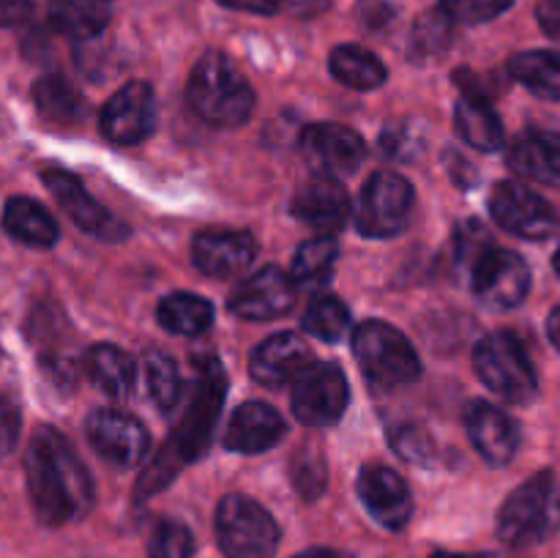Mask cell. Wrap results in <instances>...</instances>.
Listing matches in <instances>:
<instances>
[{
	"instance_id": "1",
	"label": "cell",
	"mask_w": 560,
	"mask_h": 558,
	"mask_svg": "<svg viewBox=\"0 0 560 558\" xmlns=\"http://www.w3.org/2000/svg\"><path fill=\"white\" fill-rule=\"evenodd\" d=\"M25 481L36 518L44 525H63L82 518L93 503V485L74 446L52 427L33 435L25 454Z\"/></svg>"
},
{
	"instance_id": "2",
	"label": "cell",
	"mask_w": 560,
	"mask_h": 558,
	"mask_svg": "<svg viewBox=\"0 0 560 558\" xmlns=\"http://www.w3.org/2000/svg\"><path fill=\"white\" fill-rule=\"evenodd\" d=\"M186 98L195 115L206 124L230 129L241 126L255 109V91L222 53H206L191 69Z\"/></svg>"
},
{
	"instance_id": "4",
	"label": "cell",
	"mask_w": 560,
	"mask_h": 558,
	"mask_svg": "<svg viewBox=\"0 0 560 558\" xmlns=\"http://www.w3.org/2000/svg\"><path fill=\"white\" fill-rule=\"evenodd\" d=\"M353 356L361 375L381 392L408 386L421 375V361L402 332L383 321H366L353 332Z\"/></svg>"
},
{
	"instance_id": "41",
	"label": "cell",
	"mask_w": 560,
	"mask_h": 558,
	"mask_svg": "<svg viewBox=\"0 0 560 558\" xmlns=\"http://www.w3.org/2000/svg\"><path fill=\"white\" fill-rule=\"evenodd\" d=\"M20 441V410L11 399L0 397V460L9 457Z\"/></svg>"
},
{
	"instance_id": "26",
	"label": "cell",
	"mask_w": 560,
	"mask_h": 558,
	"mask_svg": "<svg viewBox=\"0 0 560 558\" xmlns=\"http://www.w3.org/2000/svg\"><path fill=\"white\" fill-rule=\"evenodd\" d=\"M3 228L14 241L36 249H47L58 241V222L31 197H11L3 208Z\"/></svg>"
},
{
	"instance_id": "45",
	"label": "cell",
	"mask_w": 560,
	"mask_h": 558,
	"mask_svg": "<svg viewBox=\"0 0 560 558\" xmlns=\"http://www.w3.org/2000/svg\"><path fill=\"white\" fill-rule=\"evenodd\" d=\"M228 9L249 11V14H273L277 11V3L273 0H219Z\"/></svg>"
},
{
	"instance_id": "32",
	"label": "cell",
	"mask_w": 560,
	"mask_h": 558,
	"mask_svg": "<svg viewBox=\"0 0 560 558\" xmlns=\"http://www.w3.org/2000/svg\"><path fill=\"white\" fill-rule=\"evenodd\" d=\"M339 244L334 235H315V239L304 241V244L295 249L293 257V271L290 279L295 284H315L326 282L334 271V263H337Z\"/></svg>"
},
{
	"instance_id": "3",
	"label": "cell",
	"mask_w": 560,
	"mask_h": 558,
	"mask_svg": "<svg viewBox=\"0 0 560 558\" xmlns=\"http://www.w3.org/2000/svg\"><path fill=\"white\" fill-rule=\"evenodd\" d=\"M560 528V485L552 470L530 476L503 501L498 534L509 547H534Z\"/></svg>"
},
{
	"instance_id": "42",
	"label": "cell",
	"mask_w": 560,
	"mask_h": 558,
	"mask_svg": "<svg viewBox=\"0 0 560 558\" xmlns=\"http://www.w3.org/2000/svg\"><path fill=\"white\" fill-rule=\"evenodd\" d=\"M36 0H0V27L22 25L33 14Z\"/></svg>"
},
{
	"instance_id": "40",
	"label": "cell",
	"mask_w": 560,
	"mask_h": 558,
	"mask_svg": "<svg viewBox=\"0 0 560 558\" xmlns=\"http://www.w3.org/2000/svg\"><path fill=\"white\" fill-rule=\"evenodd\" d=\"M381 148L383 153H388L392 159H410V153L419 148V140H416V131L410 126H386L381 135Z\"/></svg>"
},
{
	"instance_id": "11",
	"label": "cell",
	"mask_w": 560,
	"mask_h": 558,
	"mask_svg": "<svg viewBox=\"0 0 560 558\" xmlns=\"http://www.w3.org/2000/svg\"><path fill=\"white\" fill-rule=\"evenodd\" d=\"M474 293L490 310H514L530 290V268L517 252L490 246L470 268Z\"/></svg>"
},
{
	"instance_id": "48",
	"label": "cell",
	"mask_w": 560,
	"mask_h": 558,
	"mask_svg": "<svg viewBox=\"0 0 560 558\" xmlns=\"http://www.w3.org/2000/svg\"><path fill=\"white\" fill-rule=\"evenodd\" d=\"M430 558H506V556H501V553H446V550H441Z\"/></svg>"
},
{
	"instance_id": "18",
	"label": "cell",
	"mask_w": 560,
	"mask_h": 558,
	"mask_svg": "<svg viewBox=\"0 0 560 558\" xmlns=\"http://www.w3.org/2000/svg\"><path fill=\"white\" fill-rule=\"evenodd\" d=\"M255 257L257 244L246 230H206L191 241V263L208 277H238Z\"/></svg>"
},
{
	"instance_id": "37",
	"label": "cell",
	"mask_w": 560,
	"mask_h": 558,
	"mask_svg": "<svg viewBox=\"0 0 560 558\" xmlns=\"http://www.w3.org/2000/svg\"><path fill=\"white\" fill-rule=\"evenodd\" d=\"M388 441H392L394 452L402 460L416 465H430L435 457V441L430 438V432L419 425H402L394 427L388 432Z\"/></svg>"
},
{
	"instance_id": "16",
	"label": "cell",
	"mask_w": 560,
	"mask_h": 558,
	"mask_svg": "<svg viewBox=\"0 0 560 558\" xmlns=\"http://www.w3.org/2000/svg\"><path fill=\"white\" fill-rule=\"evenodd\" d=\"M295 304V282L277 266H266L238 284L230 295V312L244 321H273Z\"/></svg>"
},
{
	"instance_id": "43",
	"label": "cell",
	"mask_w": 560,
	"mask_h": 558,
	"mask_svg": "<svg viewBox=\"0 0 560 558\" xmlns=\"http://www.w3.org/2000/svg\"><path fill=\"white\" fill-rule=\"evenodd\" d=\"M277 11H288L290 16H301V20H312V16L323 14L331 5V0H273Z\"/></svg>"
},
{
	"instance_id": "24",
	"label": "cell",
	"mask_w": 560,
	"mask_h": 558,
	"mask_svg": "<svg viewBox=\"0 0 560 558\" xmlns=\"http://www.w3.org/2000/svg\"><path fill=\"white\" fill-rule=\"evenodd\" d=\"M459 85H463V96L454 107L457 131L468 146L479 148V151H498L503 146V124L492 109L490 98L481 93V88L468 85V82H459Z\"/></svg>"
},
{
	"instance_id": "46",
	"label": "cell",
	"mask_w": 560,
	"mask_h": 558,
	"mask_svg": "<svg viewBox=\"0 0 560 558\" xmlns=\"http://www.w3.org/2000/svg\"><path fill=\"white\" fill-rule=\"evenodd\" d=\"M547 334H550L552 345H556L560 353V304L550 312V317H547Z\"/></svg>"
},
{
	"instance_id": "28",
	"label": "cell",
	"mask_w": 560,
	"mask_h": 558,
	"mask_svg": "<svg viewBox=\"0 0 560 558\" xmlns=\"http://www.w3.org/2000/svg\"><path fill=\"white\" fill-rule=\"evenodd\" d=\"M49 22L63 36L88 42L109 22V0H49Z\"/></svg>"
},
{
	"instance_id": "8",
	"label": "cell",
	"mask_w": 560,
	"mask_h": 558,
	"mask_svg": "<svg viewBox=\"0 0 560 558\" xmlns=\"http://www.w3.org/2000/svg\"><path fill=\"white\" fill-rule=\"evenodd\" d=\"M413 211V186L392 170H377L361 189L355 228L370 239H392L410 222Z\"/></svg>"
},
{
	"instance_id": "30",
	"label": "cell",
	"mask_w": 560,
	"mask_h": 558,
	"mask_svg": "<svg viewBox=\"0 0 560 558\" xmlns=\"http://www.w3.org/2000/svg\"><path fill=\"white\" fill-rule=\"evenodd\" d=\"M328 66H331V74L353 91H375L386 82V66L375 53L359 44H342L334 49Z\"/></svg>"
},
{
	"instance_id": "12",
	"label": "cell",
	"mask_w": 560,
	"mask_h": 558,
	"mask_svg": "<svg viewBox=\"0 0 560 558\" xmlns=\"http://www.w3.org/2000/svg\"><path fill=\"white\" fill-rule=\"evenodd\" d=\"M156 126V96L148 82L120 85L102 109V135L115 146H137Z\"/></svg>"
},
{
	"instance_id": "34",
	"label": "cell",
	"mask_w": 560,
	"mask_h": 558,
	"mask_svg": "<svg viewBox=\"0 0 560 558\" xmlns=\"http://www.w3.org/2000/svg\"><path fill=\"white\" fill-rule=\"evenodd\" d=\"M350 323V312L337 295L323 293L315 295L310 301L304 312V328L317 339H326V342H337V339L345 337Z\"/></svg>"
},
{
	"instance_id": "13",
	"label": "cell",
	"mask_w": 560,
	"mask_h": 558,
	"mask_svg": "<svg viewBox=\"0 0 560 558\" xmlns=\"http://www.w3.org/2000/svg\"><path fill=\"white\" fill-rule=\"evenodd\" d=\"M88 441L102 454L107 463L118 468H135L145 460L151 435L140 419L124 414V410L102 408L88 416Z\"/></svg>"
},
{
	"instance_id": "20",
	"label": "cell",
	"mask_w": 560,
	"mask_h": 558,
	"mask_svg": "<svg viewBox=\"0 0 560 558\" xmlns=\"http://www.w3.org/2000/svg\"><path fill=\"white\" fill-rule=\"evenodd\" d=\"M312 367V348L293 332L262 339L252 353V377L262 386H284Z\"/></svg>"
},
{
	"instance_id": "6",
	"label": "cell",
	"mask_w": 560,
	"mask_h": 558,
	"mask_svg": "<svg viewBox=\"0 0 560 558\" xmlns=\"http://www.w3.org/2000/svg\"><path fill=\"white\" fill-rule=\"evenodd\" d=\"M217 539L224 558H273L279 525L252 498L224 496L217 507Z\"/></svg>"
},
{
	"instance_id": "9",
	"label": "cell",
	"mask_w": 560,
	"mask_h": 558,
	"mask_svg": "<svg viewBox=\"0 0 560 558\" xmlns=\"http://www.w3.org/2000/svg\"><path fill=\"white\" fill-rule=\"evenodd\" d=\"M290 405L301 425L328 427L342 419L350 403L348 377L337 364H312L295 377Z\"/></svg>"
},
{
	"instance_id": "21",
	"label": "cell",
	"mask_w": 560,
	"mask_h": 558,
	"mask_svg": "<svg viewBox=\"0 0 560 558\" xmlns=\"http://www.w3.org/2000/svg\"><path fill=\"white\" fill-rule=\"evenodd\" d=\"M465 427H468L470 441H474V446L479 449L487 463H512L520 446V427L498 405L470 403L468 410H465Z\"/></svg>"
},
{
	"instance_id": "14",
	"label": "cell",
	"mask_w": 560,
	"mask_h": 558,
	"mask_svg": "<svg viewBox=\"0 0 560 558\" xmlns=\"http://www.w3.org/2000/svg\"><path fill=\"white\" fill-rule=\"evenodd\" d=\"M301 151L317 175H350L366 159V146L359 131L339 124H312L301 131Z\"/></svg>"
},
{
	"instance_id": "31",
	"label": "cell",
	"mask_w": 560,
	"mask_h": 558,
	"mask_svg": "<svg viewBox=\"0 0 560 558\" xmlns=\"http://www.w3.org/2000/svg\"><path fill=\"white\" fill-rule=\"evenodd\" d=\"M156 317L164 332L180 334V337H195V334H202L211 328L213 306L202 295L170 293L159 301Z\"/></svg>"
},
{
	"instance_id": "10",
	"label": "cell",
	"mask_w": 560,
	"mask_h": 558,
	"mask_svg": "<svg viewBox=\"0 0 560 558\" xmlns=\"http://www.w3.org/2000/svg\"><path fill=\"white\" fill-rule=\"evenodd\" d=\"M490 213L503 230L528 241H545L560 230L556 208L517 181H501L490 195Z\"/></svg>"
},
{
	"instance_id": "29",
	"label": "cell",
	"mask_w": 560,
	"mask_h": 558,
	"mask_svg": "<svg viewBox=\"0 0 560 558\" xmlns=\"http://www.w3.org/2000/svg\"><path fill=\"white\" fill-rule=\"evenodd\" d=\"M509 74L541 98L560 102V53L556 49H528L509 60Z\"/></svg>"
},
{
	"instance_id": "5",
	"label": "cell",
	"mask_w": 560,
	"mask_h": 558,
	"mask_svg": "<svg viewBox=\"0 0 560 558\" xmlns=\"http://www.w3.org/2000/svg\"><path fill=\"white\" fill-rule=\"evenodd\" d=\"M474 367L481 383L506 403H530L539 392L534 361L525 353L523 342L509 332L487 334L485 339H479L474 350Z\"/></svg>"
},
{
	"instance_id": "22",
	"label": "cell",
	"mask_w": 560,
	"mask_h": 558,
	"mask_svg": "<svg viewBox=\"0 0 560 558\" xmlns=\"http://www.w3.org/2000/svg\"><path fill=\"white\" fill-rule=\"evenodd\" d=\"M284 435V421L271 405L244 403L230 419L224 446L238 454H260L277 446Z\"/></svg>"
},
{
	"instance_id": "25",
	"label": "cell",
	"mask_w": 560,
	"mask_h": 558,
	"mask_svg": "<svg viewBox=\"0 0 560 558\" xmlns=\"http://www.w3.org/2000/svg\"><path fill=\"white\" fill-rule=\"evenodd\" d=\"M88 377L96 383L98 392L113 399H126L135 392L137 364L126 350L115 345H93L85 353Z\"/></svg>"
},
{
	"instance_id": "23",
	"label": "cell",
	"mask_w": 560,
	"mask_h": 558,
	"mask_svg": "<svg viewBox=\"0 0 560 558\" xmlns=\"http://www.w3.org/2000/svg\"><path fill=\"white\" fill-rule=\"evenodd\" d=\"M509 170L541 186H560V137L550 131H525L506 153Z\"/></svg>"
},
{
	"instance_id": "44",
	"label": "cell",
	"mask_w": 560,
	"mask_h": 558,
	"mask_svg": "<svg viewBox=\"0 0 560 558\" xmlns=\"http://www.w3.org/2000/svg\"><path fill=\"white\" fill-rule=\"evenodd\" d=\"M536 16H539L541 31L560 42V0H539Z\"/></svg>"
},
{
	"instance_id": "19",
	"label": "cell",
	"mask_w": 560,
	"mask_h": 558,
	"mask_svg": "<svg viewBox=\"0 0 560 558\" xmlns=\"http://www.w3.org/2000/svg\"><path fill=\"white\" fill-rule=\"evenodd\" d=\"M290 211H293L299 222L310 224V228L320 230L326 235H334L348 222L350 197L345 186L337 178H331V175H312L295 191Z\"/></svg>"
},
{
	"instance_id": "35",
	"label": "cell",
	"mask_w": 560,
	"mask_h": 558,
	"mask_svg": "<svg viewBox=\"0 0 560 558\" xmlns=\"http://www.w3.org/2000/svg\"><path fill=\"white\" fill-rule=\"evenodd\" d=\"M145 383L148 394L156 403L159 410H173L175 403L180 397V372L175 367V361L170 359L162 350H151L145 356Z\"/></svg>"
},
{
	"instance_id": "39",
	"label": "cell",
	"mask_w": 560,
	"mask_h": 558,
	"mask_svg": "<svg viewBox=\"0 0 560 558\" xmlns=\"http://www.w3.org/2000/svg\"><path fill=\"white\" fill-rule=\"evenodd\" d=\"M514 0H443L441 9L452 16L454 22H490L495 16H501L503 11L512 5Z\"/></svg>"
},
{
	"instance_id": "38",
	"label": "cell",
	"mask_w": 560,
	"mask_h": 558,
	"mask_svg": "<svg viewBox=\"0 0 560 558\" xmlns=\"http://www.w3.org/2000/svg\"><path fill=\"white\" fill-rule=\"evenodd\" d=\"M191 553V534L184 523L164 520L153 531L151 539V558H189Z\"/></svg>"
},
{
	"instance_id": "17",
	"label": "cell",
	"mask_w": 560,
	"mask_h": 558,
	"mask_svg": "<svg viewBox=\"0 0 560 558\" xmlns=\"http://www.w3.org/2000/svg\"><path fill=\"white\" fill-rule=\"evenodd\" d=\"M355 490H359L366 512L383 528L399 531L408 525L410 514H413V498L397 470L386 468V465H366L361 468Z\"/></svg>"
},
{
	"instance_id": "47",
	"label": "cell",
	"mask_w": 560,
	"mask_h": 558,
	"mask_svg": "<svg viewBox=\"0 0 560 558\" xmlns=\"http://www.w3.org/2000/svg\"><path fill=\"white\" fill-rule=\"evenodd\" d=\"M295 558H353L348 553H339V550H328V547H315V550H306Z\"/></svg>"
},
{
	"instance_id": "49",
	"label": "cell",
	"mask_w": 560,
	"mask_h": 558,
	"mask_svg": "<svg viewBox=\"0 0 560 558\" xmlns=\"http://www.w3.org/2000/svg\"><path fill=\"white\" fill-rule=\"evenodd\" d=\"M552 266H556V271L560 274V246H558V252H556V257H552Z\"/></svg>"
},
{
	"instance_id": "33",
	"label": "cell",
	"mask_w": 560,
	"mask_h": 558,
	"mask_svg": "<svg viewBox=\"0 0 560 558\" xmlns=\"http://www.w3.org/2000/svg\"><path fill=\"white\" fill-rule=\"evenodd\" d=\"M452 33L454 20L441 9V5L432 11H424V14L416 20L413 33H410V55H413L416 60L438 58V55H443V49L452 44Z\"/></svg>"
},
{
	"instance_id": "15",
	"label": "cell",
	"mask_w": 560,
	"mask_h": 558,
	"mask_svg": "<svg viewBox=\"0 0 560 558\" xmlns=\"http://www.w3.org/2000/svg\"><path fill=\"white\" fill-rule=\"evenodd\" d=\"M42 181L44 186L52 191L58 206L69 213V219L77 228L102 241L126 239V233H129L126 224L118 222L107 208L98 206L91 197V191L80 184V178H74V175L66 173V170H44Z\"/></svg>"
},
{
	"instance_id": "36",
	"label": "cell",
	"mask_w": 560,
	"mask_h": 558,
	"mask_svg": "<svg viewBox=\"0 0 560 558\" xmlns=\"http://www.w3.org/2000/svg\"><path fill=\"white\" fill-rule=\"evenodd\" d=\"M290 479H293V487L299 490L301 498L315 501V498L326 490V457H323L315 446L299 449V452L293 454V460H290Z\"/></svg>"
},
{
	"instance_id": "27",
	"label": "cell",
	"mask_w": 560,
	"mask_h": 558,
	"mask_svg": "<svg viewBox=\"0 0 560 558\" xmlns=\"http://www.w3.org/2000/svg\"><path fill=\"white\" fill-rule=\"evenodd\" d=\"M33 102L38 115L52 126H77L88 113L85 98L60 74L38 77L33 85Z\"/></svg>"
},
{
	"instance_id": "7",
	"label": "cell",
	"mask_w": 560,
	"mask_h": 558,
	"mask_svg": "<svg viewBox=\"0 0 560 558\" xmlns=\"http://www.w3.org/2000/svg\"><path fill=\"white\" fill-rule=\"evenodd\" d=\"M224 392H228V377H224L219 361H206L197 370L195 381V397H191L189 410H186L184 421L175 430L173 443V457L178 463H189L206 454L208 443H211V430L219 419V408L224 403Z\"/></svg>"
}]
</instances>
